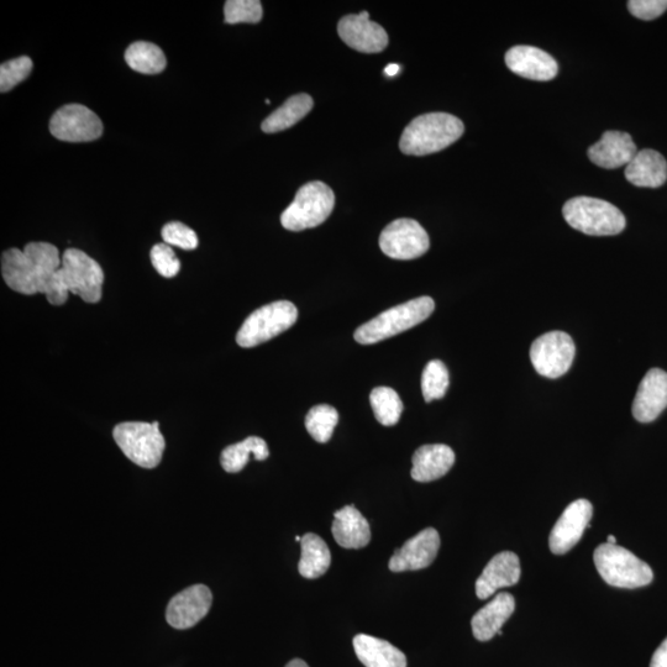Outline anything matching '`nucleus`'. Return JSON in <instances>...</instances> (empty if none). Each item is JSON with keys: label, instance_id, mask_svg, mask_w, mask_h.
I'll return each mask as SVG.
<instances>
[{"label": "nucleus", "instance_id": "c756f323", "mask_svg": "<svg viewBox=\"0 0 667 667\" xmlns=\"http://www.w3.org/2000/svg\"><path fill=\"white\" fill-rule=\"evenodd\" d=\"M370 402L378 423L385 425V427H392L401 419L403 412L402 399L392 388H375L371 392Z\"/></svg>", "mask_w": 667, "mask_h": 667}, {"label": "nucleus", "instance_id": "7c9ffc66", "mask_svg": "<svg viewBox=\"0 0 667 667\" xmlns=\"http://www.w3.org/2000/svg\"><path fill=\"white\" fill-rule=\"evenodd\" d=\"M339 422V413L329 404H319L308 412L306 417V428L309 435L317 443H328L333 437L336 424Z\"/></svg>", "mask_w": 667, "mask_h": 667}, {"label": "nucleus", "instance_id": "4468645a", "mask_svg": "<svg viewBox=\"0 0 667 667\" xmlns=\"http://www.w3.org/2000/svg\"><path fill=\"white\" fill-rule=\"evenodd\" d=\"M338 33L346 45L364 54H378L388 45L386 30L371 21L367 12L346 15L339 21Z\"/></svg>", "mask_w": 667, "mask_h": 667}, {"label": "nucleus", "instance_id": "58836bf2", "mask_svg": "<svg viewBox=\"0 0 667 667\" xmlns=\"http://www.w3.org/2000/svg\"><path fill=\"white\" fill-rule=\"evenodd\" d=\"M399 71H401V66L397 65V63H390V65L385 68V73L388 77L397 76Z\"/></svg>", "mask_w": 667, "mask_h": 667}, {"label": "nucleus", "instance_id": "aec40b11", "mask_svg": "<svg viewBox=\"0 0 667 667\" xmlns=\"http://www.w3.org/2000/svg\"><path fill=\"white\" fill-rule=\"evenodd\" d=\"M632 136L622 131H606L602 139L588 149L593 164L607 170L627 166L637 155Z\"/></svg>", "mask_w": 667, "mask_h": 667}, {"label": "nucleus", "instance_id": "7ed1b4c3", "mask_svg": "<svg viewBox=\"0 0 667 667\" xmlns=\"http://www.w3.org/2000/svg\"><path fill=\"white\" fill-rule=\"evenodd\" d=\"M465 126L448 113H428L412 120L404 129L399 149L404 155L427 156L446 149L464 135Z\"/></svg>", "mask_w": 667, "mask_h": 667}, {"label": "nucleus", "instance_id": "9b49d317", "mask_svg": "<svg viewBox=\"0 0 667 667\" xmlns=\"http://www.w3.org/2000/svg\"><path fill=\"white\" fill-rule=\"evenodd\" d=\"M427 231L416 220L397 219L388 224L380 236L383 254L395 260H414L429 250Z\"/></svg>", "mask_w": 667, "mask_h": 667}, {"label": "nucleus", "instance_id": "4c0bfd02", "mask_svg": "<svg viewBox=\"0 0 667 667\" xmlns=\"http://www.w3.org/2000/svg\"><path fill=\"white\" fill-rule=\"evenodd\" d=\"M650 667H667V638L656 649L653 658H651Z\"/></svg>", "mask_w": 667, "mask_h": 667}, {"label": "nucleus", "instance_id": "39448f33", "mask_svg": "<svg viewBox=\"0 0 667 667\" xmlns=\"http://www.w3.org/2000/svg\"><path fill=\"white\" fill-rule=\"evenodd\" d=\"M564 218L571 228L592 236L618 235L627 220L612 203L592 197H576L565 203Z\"/></svg>", "mask_w": 667, "mask_h": 667}, {"label": "nucleus", "instance_id": "ea45409f", "mask_svg": "<svg viewBox=\"0 0 667 667\" xmlns=\"http://www.w3.org/2000/svg\"><path fill=\"white\" fill-rule=\"evenodd\" d=\"M286 667H309L306 661L301 659L292 660L291 663H288Z\"/></svg>", "mask_w": 667, "mask_h": 667}, {"label": "nucleus", "instance_id": "1a4fd4ad", "mask_svg": "<svg viewBox=\"0 0 667 667\" xmlns=\"http://www.w3.org/2000/svg\"><path fill=\"white\" fill-rule=\"evenodd\" d=\"M298 319V309L288 301L267 304L251 313L236 335L241 348H255L267 343L293 327Z\"/></svg>", "mask_w": 667, "mask_h": 667}, {"label": "nucleus", "instance_id": "393cba45", "mask_svg": "<svg viewBox=\"0 0 667 667\" xmlns=\"http://www.w3.org/2000/svg\"><path fill=\"white\" fill-rule=\"evenodd\" d=\"M354 648L366 667H407L406 655L386 640L360 634L354 639Z\"/></svg>", "mask_w": 667, "mask_h": 667}, {"label": "nucleus", "instance_id": "6ab92c4d", "mask_svg": "<svg viewBox=\"0 0 667 667\" xmlns=\"http://www.w3.org/2000/svg\"><path fill=\"white\" fill-rule=\"evenodd\" d=\"M521 561L511 551L497 554L476 581V595L487 600L503 587L514 586L521 579Z\"/></svg>", "mask_w": 667, "mask_h": 667}, {"label": "nucleus", "instance_id": "2f4dec72", "mask_svg": "<svg viewBox=\"0 0 667 667\" xmlns=\"http://www.w3.org/2000/svg\"><path fill=\"white\" fill-rule=\"evenodd\" d=\"M450 383L448 367L440 360L428 362L422 376V392L425 402L443 398Z\"/></svg>", "mask_w": 667, "mask_h": 667}, {"label": "nucleus", "instance_id": "6e6552de", "mask_svg": "<svg viewBox=\"0 0 667 667\" xmlns=\"http://www.w3.org/2000/svg\"><path fill=\"white\" fill-rule=\"evenodd\" d=\"M113 437L126 458L144 469H155L164 456L165 438L157 422L120 423Z\"/></svg>", "mask_w": 667, "mask_h": 667}, {"label": "nucleus", "instance_id": "f8f14e48", "mask_svg": "<svg viewBox=\"0 0 667 667\" xmlns=\"http://www.w3.org/2000/svg\"><path fill=\"white\" fill-rule=\"evenodd\" d=\"M50 131L54 138L67 143H89L101 138L103 123L84 105L68 104L51 118Z\"/></svg>", "mask_w": 667, "mask_h": 667}, {"label": "nucleus", "instance_id": "bb28decb", "mask_svg": "<svg viewBox=\"0 0 667 667\" xmlns=\"http://www.w3.org/2000/svg\"><path fill=\"white\" fill-rule=\"evenodd\" d=\"M302 555L298 564V571L304 579H318L329 570L332 565V554L327 543L317 534L304 535L301 542Z\"/></svg>", "mask_w": 667, "mask_h": 667}, {"label": "nucleus", "instance_id": "9d476101", "mask_svg": "<svg viewBox=\"0 0 667 667\" xmlns=\"http://www.w3.org/2000/svg\"><path fill=\"white\" fill-rule=\"evenodd\" d=\"M575 353V343L569 334L550 332L534 341L530 360L540 376L559 378L570 370Z\"/></svg>", "mask_w": 667, "mask_h": 667}, {"label": "nucleus", "instance_id": "473e14b6", "mask_svg": "<svg viewBox=\"0 0 667 667\" xmlns=\"http://www.w3.org/2000/svg\"><path fill=\"white\" fill-rule=\"evenodd\" d=\"M225 23H260L264 9L259 0H228L224 7Z\"/></svg>", "mask_w": 667, "mask_h": 667}, {"label": "nucleus", "instance_id": "b1692460", "mask_svg": "<svg viewBox=\"0 0 667 667\" xmlns=\"http://www.w3.org/2000/svg\"><path fill=\"white\" fill-rule=\"evenodd\" d=\"M626 178L637 187L658 188L667 181V162L655 150L637 152L626 167Z\"/></svg>", "mask_w": 667, "mask_h": 667}, {"label": "nucleus", "instance_id": "4be33fe9", "mask_svg": "<svg viewBox=\"0 0 667 667\" xmlns=\"http://www.w3.org/2000/svg\"><path fill=\"white\" fill-rule=\"evenodd\" d=\"M412 462V479L432 482L448 474L455 464V453L448 445H424L414 453Z\"/></svg>", "mask_w": 667, "mask_h": 667}, {"label": "nucleus", "instance_id": "cd10ccee", "mask_svg": "<svg viewBox=\"0 0 667 667\" xmlns=\"http://www.w3.org/2000/svg\"><path fill=\"white\" fill-rule=\"evenodd\" d=\"M251 455L257 461H264L269 458V446L264 439L249 437L238 444L228 446L220 456V464L229 474H236L248 464Z\"/></svg>", "mask_w": 667, "mask_h": 667}, {"label": "nucleus", "instance_id": "f704fd0d", "mask_svg": "<svg viewBox=\"0 0 667 667\" xmlns=\"http://www.w3.org/2000/svg\"><path fill=\"white\" fill-rule=\"evenodd\" d=\"M162 239L167 245L177 246V248L188 251L197 249L198 246V238L194 230L178 222L165 225L162 229Z\"/></svg>", "mask_w": 667, "mask_h": 667}, {"label": "nucleus", "instance_id": "72a5a7b5", "mask_svg": "<svg viewBox=\"0 0 667 667\" xmlns=\"http://www.w3.org/2000/svg\"><path fill=\"white\" fill-rule=\"evenodd\" d=\"M33 71V60L28 56L4 62L0 66V91H12L20 82L26 80Z\"/></svg>", "mask_w": 667, "mask_h": 667}, {"label": "nucleus", "instance_id": "ddd939ff", "mask_svg": "<svg viewBox=\"0 0 667 667\" xmlns=\"http://www.w3.org/2000/svg\"><path fill=\"white\" fill-rule=\"evenodd\" d=\"M593 507L590 501L577 500L569 504L555 527L551 530L550 550L556 555H564L580 542L586 528H590Z\"/></svg>", "mask_w": 667, "mask_h": 667}, {"label": "nucleus", "instance_id": "423d86ee", "mask_svg": "<svg viewBox=\"0 0 667 667\" xmlns=\"http://www.w3.org/2000/svg\"><path fill=\"white\" fill-rule=\"evenodd\" d=\"M596 569L609 586L639 588L654 579L651 567L622 546L602 544L593 554Z\"/></svg>", "mask_w": 667, "mask_h": 667}, {"label": "nucleus", "instance_id": "f3484780", "mask_svg": "<svg viewBox=\"0 0 667 667\" xmlns=\"http://www.w3.org/2000/svg\"><path fill=\"white\" fill-rule=\"evenodd\" d=\"M506 65L516 75L539 82L554 80L559 72L554 57L533 46L512 47L506 54Z\"/></svg>", "mask_w": 667, "mask_h": 667}, {"label": "nucleus", "instance_id": "dca6fc26", "mask_svg": "<svg viewBox=\"0 0 667 667\" xmlns=\"http://www.w3.org/2000/svg\"><path fill=\"white\" fill-rule=\"evenodd\" d=\"M440 549L437 530L428 528L409 539L401 549L396 550L390 560L392 572L417 571L434 563Z\"/></svg>", "mask_w": 667, "mask_h": 667}, {"label": "nucleus", "instance_id": "c85d7f7f", "mask_svg": "<svg viewBox=\"0 0 667 667\" xmlns=\"http://www.w3.org/2000/svg\"><path fill=\"white\" fill-rule=\"evenodd\" d=\"M125 61L130 68L144 75H157L166 68V57L159 46L151 42L138 41L128 47Z\"/></svg>", "mask_w": 667, "mask_h": 667}, {"label": "nucleus", "instance_id": "f03ea898", "mask_svg": "<svg viewBox=\"0 0 667 667\" xmlns=\"http://www.w3.org/2000/svg\"><path fill=\"white\" fill-rule=\"evenodd\" d=\"M103 283L104 272L96 260L81 250L68 249L62 254L61 267L46 298L52 306H62L71 292L84 302L98 303L102 298Z\"/></svg>", "mask_w": 667, "mask_h": 667}, {"label": "nucleus", "instance_id": "0eeeda50", "mask_svg": "<svg viewBox=\"0 0 667 667\" xmlns=\"http://www.w3.org/2000/svg\"><path fill=\"white\" fill-rule=\"evenodd\" d=\"M335 206L333 189L314 181L299 188L296 198L281 215L282 227L302 231L319 227L330 217Z\"/></svg>", "mask_w": 667, "mask_h": 667}, {"label": "nucleus", "instance_id": "a19ab883", "mask_svg": "<svg viewBox=\"0 0 667 667\" xmlns=\"http://www.w3.org/2000/svg\"><path fill=\"white\" fill-rule=\"evenodd\" d=\"M607 543L612 544V545H616V543H617L616 537H613V535H608Z\"/></svg>", "mask_w": 667, "mask_h": 667}, {"label": "nucleus", "instance_id": "20e7f679", "mask_svg": "<svg viewBox=\"0 0 667 667\" xmlns=\"http://www.w3.org/2000/svg\"><path fill=\"white\" fill-rule=\"evenodd\" d=\"M432 297L424 296L388 309L356 330L354 338L362 345H372L417 327L433 314Z\"/></svg>", "mask_w": 667, "mask_h": 667}, {"label": "nucleus", "instance_id": "79ce46f5", "mask_svg": "<svg viewBox=\"0 0 667 667\" xmlns=\"http://www.w3.org/2000/svg\"><path fill=\"white\" fill-rule=\"evenodd\" d=\"M296 542H302V538L301 537H296Z\"/></svg>", "mask_w": 667, "mask_h": 667}, {"label": "nucleus", "instance_id": "c9c22d12", "mask_svg": "<svg viewBox=\"0 0 667 667\" xmlns=\"http://www.w3.org/2000/svg\"><path fill=\"white\" fill-rule=\"evenodd\" d=\"M151 262L161 276L172 278L181 270V262L170 245L157 244L151 250Z\"/></svg>", "mask_w": 667, "mask_h": 667}, {"label": "nucleus", "instance_id": "a211bd4d", "mask_svg": "<svg viewBox=\"0 0 667 667\" xmlns=\"http://www.w3.org/2000/svg\"><path fill=\"white\" fill-rule=\"evenodd\" d=\"M667 408V372L653 369L640 382L633 403V416L640 423H651Z\"/></svg>", "mask_w": 667, "mask_h": 667}, {"label": "nucleus", "instance_id": "412c9836", "mask_svg": "<svg viewBox=\"0 0 667 667\" xmlns=\"http://www.w3.org/2000/svg\"><path fill=\"white\" fill-rule=\"evenodd\" d=\"M514 609H516V600L511 593H498L472 618L471 627L474 637L479 642H488L496 635H501V629L504 623L511 618Z\"/></svg>", "mask_w": 667, "mask_h": 667}, {"label": "nucleus", "instance_id": "2eb2a0df", "mask_svg": "<svg viewBox=\"0 0 667 667\" xmlns=\"http://www.w3.org/2000/svg\"><path fill=\"white\" fill-rule=\"evenodd\" d=\"M212 603L213 595L207 586L188 587L168 603L167 622L175 629L192 628L207 616Z\"/></svg>", "mask_w": 667, "mask_h": 667}, {"label": "nucleus", "instance_id": "e433bc0d", "mask_svg": "<svg viewBox=\"0 0 667 667\" xmlns=\"http://www.w3.org/2000/svg\"><path fill=\"white\" fill-rule=\"evenodd\" d=\"M628 9L635 18L654 20L666 12L667 0H630Z\"/></svg>", "mask_w": 667, "mask_h": 667}, {"label": "nucleus", "instance_id": "5701e85b", "mask_svg": "<svg viewBox=\"0 0 667 667\" xmlns=\"http://www.w3.org/2000/svg\"><path fill=\"white\" fill-rule=\"evenodd\" d=\"M332 532L336 543L345 549L365 548L371 540L370 524L354 506L335 512Z\"/></svg>", "mask_w": 667, "mask_h": 667}, {"label": "nucleus", "instance_id": "a878e982", "mask_svg": "<svg viewBox=\"0 0 667 667\" xmlns=\"http://www.w3.org/2000/svg\"><path fill=\"white\" fill-rule=\"evenodd\" d=\"M314 107L313 98L309 94L301 93L287 99L280 108L269 115L261 124L266 134L280 133L292 128L303 118H306Z\"/></svg>", "mask_w": 667, "mask_h": 667}, {"label": "nucleus", "instance_id": "f257e3e1", "mask_svg": "<svg viewBox=\"0 0 667 667\" xmlns=\"http://www.w3.org/2000/svg\"><path fill=\"white\" fill-rule=\"evenodd\" d=\"M62 264L59 249L49 243H30L24 250L10 249L2 255V276L13 291L33 296L49 292Z\"/></svg>", "mask_w": 667, "mask_h": 667}]
</instances>
